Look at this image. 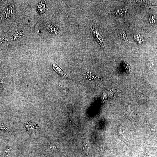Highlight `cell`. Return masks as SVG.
<instances>
[{"label":"cell","mask_w":157,"mask_h":157,"mask_svg":"<svg viewBox=\"0 0 157 157\" xmlns=\"http://www.w3.org/2000/svg\"><path fill=\"white\" fill-rule=\"evenodd\" d=\"M93 34L99 44L102 47H104V39L102 36L93 27L91 28Z\"/></svg>","instance_id":"obj_1"},{"label":"cell","mask_w":157,"mask_h":157,"mask_svg":"<svg viewBox=\"0 0 157 157\" xmlns=\"http://www.w3.org/2000/svg\"><path fill=\"white\" fill-rule=\"evenodd\" d=\"M51 64L53 69L56 72L63 77L67 78V75L60 69L58 65H56L53 62H51Z\"/></svg>","instance_id":"obj_2"},{"label":"cell","mask_w":157,"mask_h":157,"mask_svg":"<svg viewBox=\"0 0 157 157\" xmlns=\"http://www.w3.org/2000/svg\"><path fill=\"white\" fill-rule=\"evenodd\" d=\"M47 28L49 32L56 34H59L58 28L55 26L51 24L47 26Z\"/></svg>","instance_id":"obj_3"},{"label":"cell","mask_w":157,"mask_h":157,"mask_svg":"<svg viewBox=\"0 0 157 157\" xmlns=\"http://www.w3.org/2000/svg\"><path fill=\"white\" fill-rule=\"evenodd\" d=\"M13 8L11 6H8L4 10L6 18L8 19L10 18L13 15Z\"/></svg>","instance_id":"obj_4"},{"label":"cell","mask_w":157,"mask_h":157,"mask_svg":"<svg viewBox=\"0 0 157 157\" xmlns=\"http://www.w3.org/2000/svg\"><path fill=\"white\" fill-rule=\"evenodd\" d=\"M127 9L124 8H120L117 9L114 12L115 14L117 16H123L125 14Z\"/></svg>","instance_id":"obj_5"},{"label":"cell","mask_w":157,"mask_h":157,"mask_svg":"<svg viewBox=\"0 0 157 157\" xmlns=\"http://www.w3.org/2000/svg\"><path fill=\"white\" fill-rule=\"evenodd\" d=\"M37 9L38 12L39 13L42 14L45 10V5L43 3H39L38 5Z\"/></svg>","instance_id":"obj_6"},{"label":"cell","mask_w":157,"mask_h":157,"mask_svg":"<svg viewBox=\"0 0 157 157\" xmlns=\"http://www.w3.org/2000/svg\"><path fill=\"white\" fill-rule=\"evenodd\" d=\"M134 38L137 43L141 44L143 41L142 37L139 34H136L134 35Z\"/></svg>","instance_id":"obj_7"},{"label":"cell","mask_w":157,"mask_h":157,"mask_svg":"<svg viewBox=\"0 0 157 157\" xmlns=\"http://www.w3.org/2000/svg\"><path fill=\"white\" fill-rule=\"evenodd\" d=\"M120 36L121 39L124 42L128 43L129 41L128 40L125 31H122L120 33Z\"/></svg>","instance_id":"obj_8"}]
</instances>
